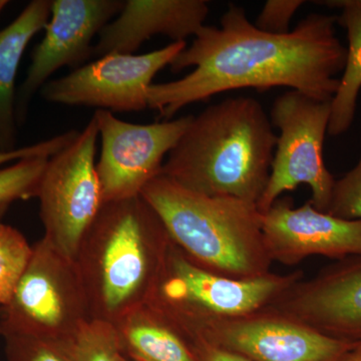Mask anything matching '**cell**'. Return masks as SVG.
Returning <instances> with one entry per match:
<instances>
[{
	"instance_id": "6da1fadb",
	"label": "cell",
	"mask_w": 361,
	"mask_h": 361,
	"mask_svg": "<svg viewBox=\"0 0 361 361\" xmlns=\"http://www.w3.org/2000/svg\"><path fill=\"white\" fill-rule=\"evenodd\" d=\"M336 23L337 16L311 13L290 32L271 35L249 21L243 7L230 4L219 27L204 25L170 66L174 73L191 66L193 71L149 87V109L170 120L188 104L248 87H287L332 101L348 56Z\"/></svg>"
},
{
	"instance_id": "7a4b0ae2",
	"label": "cell",
	"mask_w": 361,
	"mask_h": 361,
	"mask_svg": "<svg viewBox=\"0 0 361 361\" xmlns=\"http://www.w3.org/2000/svg\"><path fill=\"white\" fill-rule=\"evenodd\" d=\"M276 144L257 99L228 97L193 116L161 175L195 193L256 205L267 186Z\"/></svg>"
},
{
	"instance_id": "3957f363",
	"label": "cell",
	"mask_w": 361,
	"mask_h": 361,
	"mask_svg": "<svg viewBox=\"0 0 361 361\" xmlns=\"http://www.w3.org/2000/svg\"><path fill=\"white\" fill-rule=\"evenodd\" d=\"M171 244L141 195L104 203L75 258L92 319L114 324L148 302Z\"/></svg>"
},
{
	"instance_id": "277c9868",
	"label": "cell",
	"mask_w": 361,
	"mask_h": 361,
	"mask_svg": "<svg viewBox=\"0 0 361 361\" xmlns=\"http://www.w3.org/2000/svg\"><path fill=\"white\" fill-rule=\"evenodd\" d=\"M141 196L158 214L173 243L196 264L239 279L270 273L263 214L255 204L195 193L161 175L148 183Z\"/></svg>"
},
{
	"instance_id": "5b68a950",
	"label": "cell",
	"mask_w": 361,
	"mask_h": 361,
	"mask_svg": "<svg viewBox=\"0 0 361 361\" xmlns=\"http://www.w3.org/2000/svg\"><path fill=\"white\" fill-rule=\"evenodd\" d=\"M302 273H272L249 279L223 276L207 270L171 244L148 305L188 334L215 318L255 314L300 281Z\"/></svg>"
},
{
	"instance_id": "8992f818",
	"label": "cell",
	"mask_w": 361,
	"mask_h": 361,
	"mask_svg": "<svg viewBox=\"0 0 361 361\" xmlns=\"http://www.w3.org/2000/svg\"><path fill=\"white\" fill-rule=\"evenodd\" d=\"M90 319L75 261L40 239L11 300L0 307V336L68 342Z\"/></svg>"
},
{
	"instance_id": "52a82bcc",
	"label": "cell",
	"mask_w": 361,
	"mask_h": 361,
	"mask_svg": "<svg viewBox=\"0 0 361 361\" xmlns=\"http://www.w3.org/2000/svg\"><path fill=\"white\" fill-rule=\"evenodd\" d=\"M330 115L331 101H319L297 90H290L273 102L270 122L280 135L267 186L256 204L259 212H267L284 192L306 184L312 193L311 205L327 213L336 183L323 157Z\"/></svg>"
},
{
	"instance_id": "ba28073f",
	"label": "cell",
	"mask_w": 361,
	"mask_h": 361,
	"mask_svg": "<svg viewBox=\"0 0 361 361\" xmlns=\"http://www.w3.org/2000/svg\"><path fill=\"white\" fill-rule=\"evenodd\" d=\"M97 139L92 116L70 144L49 159L37 190L42 238L73 261L104 204L97 172Z\"/></svg>"
},
{
	"instance_id": "9c48e42d",
	"label": "cell",
	"mask_w": 361,
	"mask_h": 361,
	"mask_svg": "<svg viewBox=\"0 0 361 361\" xmlns=\"http://www.w3.org/2000/svg\"><path fill=\"white\" fill-rule=\"evenodd\" d=\"M187 47L172 44L144 54H110L49 80L40 90L47 103L97 108L111 113L148 109L147 92L154 78Z\"/></svg>"
},
{
	"instance_id": "30bf717a",
	"label": "cell",
	"mask_w": 361,
	"mask_h": 361,
	"mask_svg": "<svg viewBox=\"0 0 361 361\" xmlns=\"http://www.w3.org/2000/svg\"><path fill=\"white\" fill-rule=\"evenodd\" d=\"M92 116L102 144L97 172L104 203H108L140 196L161 175L164 159L194 116L147 125L125 122L108 111L97 110Z\"/></svg>"
},
{
	"instance_id": "8fae6325",
	"label": "cell",
	"mask_w": 361,
	"mask_h": 361,
	"mask_svg": "<svg viewBox=\"0 0 361 361\" xmlns=\"http://www.w3.org/2000/svg\"><path fill=\"white\" fill-rule=\"evenodd\" d=\"M188 336L252 361H339L356 344L266 310L244 317L207 320Z\"/></svg>"
},
{
	"instance_id": "7c38bea8",
	"label": "cell",
	"mask_w": 361,
	"mask_h": 361,
	"mask_svg": "<svg viewBox=\"0 0 361 361\" xmlns=\"http://www.w3.org/2000/svg\"><path fill=\"white\" fill-rule=\"evenodd\" d=\"M122 0H52L44 37L33 49L32 63L16 92L18 125L25 122L33 97L63 66L73 70L92 59V39L120 13Z\"/></svg>"
},
{
	"instance_id": "4fadbf2b",
	"label": "cell",
	"mask_w": 361,
	"mask_h": 361,
	"mask_svg": "<svg viewBox=\"0 0 361 361\" xmlns=\"http://www.w3.org/2000/svg\"><path fill=\"white\" fill-rule=\"evenodd\" d=\"M264 310L334 338L361 341V255L342 259L310 281L297 282Z\"/></svg>"
},
{
	"instance_id": "5bb4252c",
	"label": "cell",
	"mask_w": 361,
	"mask_h": 361,
	"mask_svg": "<svg viewBox=\"0 0 361 361\" xmlns=\"http://www.w3.org/2000/svg\"><path fill=\"white\" fill-rule=\"evenodd\" d=\"M262 232L271 260L284 265L312 255L339 260L361 255V221L320 212L310 201L295 209L290 198L277 199L263 214Z\"/></svg>"
},
{
	"instance_id": "9a60e30c",
	"label": "cell",
	"mask_w": 361,
	"mask_h": 361,
	"mask_svg": "<svg viewBox=\"0 0 361 361\" xmlns=\"http://www.w3.org/2000/svg\"><path fill=\"white\" fill-rule=\"evenodd\" d=\"M205 0H128L118 18L110 21L92 47V59L110 54H134L157 35L173 42H186L205 25L209 14Z\"/></svg>"
},
{
	"instance_id": "2e32d148",
	"label": "cell",
	"mask_w": 361,
	"mask_h": 361,
	"mask_svg": "<svg viewBox=\"0 0 361 361\" xmlns=\"http://www.w3.org/2000/svg\"><path fill=\"white\" fill-rule=\"evenodd\" d=\"M51 0H32L0 30V152L16 149V80L26 47L51 16Z\"/></svg>"
},
{
	"instance_id": "e0dca14e",
	"label": "cell",
	"mask_w": 361,
	"mask_h": 361,
	"mask_svg": "<svg viewBox=\"0 0 361 361\" xmlns=\"http://www.w3.org/2000/svg\"><path fill=\"white\" fill-rule=\"evenodd\" d=\"M113 325L130 361H199L193 341L148 304Z\"/></svg>"
},
{
	"instance_id": "ac0fdd59",
	"label": "cell",
	"mask_w": 361,
	"mask_h": 361,
	"mask_svg": "<svg viewBox=\"0 0 361 361\" xmlns=\"http://www.w3.org/2000/svg\"><path fill=\"white\" fill-rule=\"evenodd\" d=\"M341 9L337 23L348 32V47L343 75L331 101L329 130L332 137L348 132L355 120L356 104L361 90V0L319 1Z\"/></svg>"
},
{
	"instance_id": "d6986e66",
	"label": "cell",
	"mask_w": 361,
	"mask_h": 361,
	"mask_svg": "<svg viewBox=\"0 0 361 361\" xmlns=\"http://www.w3.org/2000/svg\"><path fill=\"white\" fill-rule=\"evenodd\" d=\"M32 255V245L25 235L0 222V307L11 300Z\"/></svg>"
},
{
	"instance_id": "ffe728a7",
	"label": "cell",
	"mask_w": 361,
	"mask_h": 361,
	"mask_svg": "<svg viewBox=\"0 0 361 361\" xmlns=\"http://www.w3.org/2000/svg\"><path fill=\"white\" fill-rule=\"evenodd\" d=\"M66 343L75 361H130L109 322L90 319Z\"/></svg>"
},
{
	"instance_id": "44dd1931",
	"label": "cell",
	"mask_w": 361,
	"mask_h": 361,
	"mask_svg": "<svg viewBox=\"0 0 361 361\" xmlns=\"http://www.w3.org/2000/svg\"><path fill=\"white\" fill-rule=\"evenodd\" d=\"M49 159L33 157L0 169V206L37 198L40 180Z\"/></svg>"
},
{
	"instance_id": "7402d4cb",
	"label": "cell",
	"mask_w": 361,
	"mask_h": 361,
	"mask_svg": "<svg viewBox=\"0 0 361 361\" xmlns=\"http://www.w3.org/2000/svg\"><path fill=\"white\" fill-rule=\"evenodd\" d=\"M2 339L7 361H75L66 342L20 334Z\"/></svg>"
},
{
	"instance_id": "603a6c76",
	"label": "cell",
	"mask_w": 361,
	"mask_h": 361,
	"mask_svg": "<svg viewBox=\"0 0 361 361\" xmlns=\"http://www.w3.org/2000/svg\"><path fill=\"white\" fill-rule=\"evenodd\" d=\"M327 214L343 220L361 221V156L353 170L336 180Z\"/></svg>"
},
{
	"instance_id": "cb8c5ba5",
	"label": "cell",
	"mask_w": 361,
	"mask_h": 361,
	"mask_svg": "<svg viewBox=\"0 0 361 361\" xmlns=\"http://www.w3.org/2000/svg\"><path fill=\"white\" fill-rule=\"evenodd\" d=\"M303 0H268L259 13L255 26L271 35H286L291 32L290 23Z\"/></svg>"
},
{
	"instance_id": "d4e9b609",
	"label": "cell",
	"mask_w": 361,
	"mask_h": 361,
	"mask_svg": "<svg viewBox=\"0 0 361 361\" xmlns=\"http://www.w3.org/2000/svg\"><path fill=\"white\" fill-rule=\"evenodd\" d=\"M78 133V130H68V132L63 133V134L54 135L51 139L35 142V144L30 145V146L13 149L11 152H0V167L2 165H6V164L14 163V161L33 158V157L51 158L54 154L65 148L66 145L70 144L75 139Z\"/></svg>"
},
{
	"instance_id": "484cf974",
	"label": "cell",
	"mask_w": 361,
	"mask_h": 361,
	"mask_svg": "<svg viewBox=\"0 0 361 361\" xmlns=\"http://www.w3.org/2000/svg\"><path fill=\"white\" fill-rule=\"evenodd\" d=\"M199 361H252L238 353L226 350L205 341H193Z\"/></svg>"
},
{
	"instance_id": "4316f807",
	"label": "cell",
	"mask_w": 361,
	"mask_h": 361,
	"mask_svg": "<svg viewBox=\"0 0 361 361\" xmlns=\"http://www.w3.org/2000/svg\"><path fill=\"white\" fill-rule=\"evenodd\" d=\"M339 361H361V341L356 342L355 348Z\"/></svg>"
},
{
	"instance_id": "83f0119b",
	"label": "cell",
	"mask_w": 361,
	"mask_h": 361,
	"mask_svg": "<svg viewBox=\"0 0 361 361\" xmlns=\"http://www.w3.org/2000/svg\"><path fill=\"white\" fill-rule=\"evenodd\" d=\"M9 206L11 205H2L0 206V222H1L2 218L6 216L7 210H8Z\"/></svg>"
},
{
	"instance_id": "f1b7e54d",
	"label": "cell",
	"mask_w": 361,
	"mask_h": 361,
	"mask_svg": "<svg viewBox=\"0 0 361 361\" xmlns=\"http://www.w3.org/2000/svg\"><path fill=\"white\" fill-rule=\"evenodd\" d=\"M9 2L6 1V0H0V14H1L2 11H4V7L8 4Z\"/></svg>"
}]
</instances>
